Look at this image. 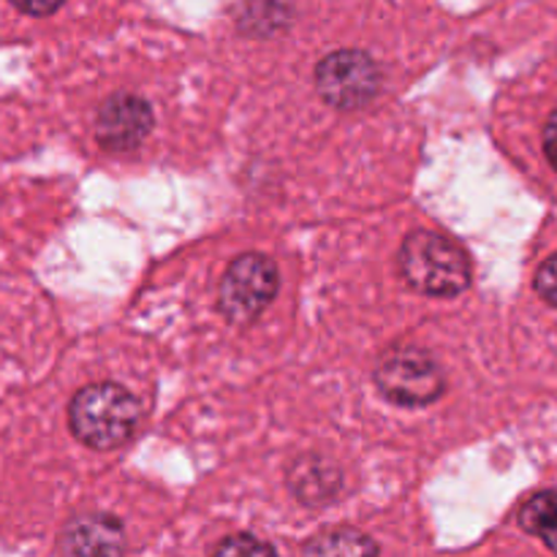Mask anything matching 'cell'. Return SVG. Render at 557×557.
I'll list each match as a JSON object with an SVG mask.
<instances>
[{"instance_id": "6da1fadb", "label": "cell", "mask_w": 557, "mask_h": 557, "mask_svg": "<svg viewBox=\"0 0 557 557\" xmlns=\"http://www.w3.org/2000/svg\"><path fill=\"white\" fill-rule=\"evenodd\" d=\"M397 270L408 288L433 299L460 297L468 292L473 275L466 248L430 228H417L403 239Z\"/></svg>"}, {"instance_id": "7a4b0ae2", "label": "cell", "mask_w": 557, "mask_h": 557, "mask_svg": "<svg viewBox=\"0 0 557 557\" xmlns=\"http://www.w3.org/2000/svg\"><path fill=\"white\" fill-rule=\"evenodd\" d=\"M141 424V403L125 386L101 381L74 395L69 428L76 441L96 451H112L128 444Z\"/></svg>"}, {"instance_id": "3957f363", "label": "cell", "mask_w": 557, "mask_h": 557, "mask_svg": "<svg viewBox=\"0 0 557 557\" xmlns=\"http://www.w3.org/2000/svg\"><path fill=\"white\" fill-rule=\"evenodd\" d=\"M373 381L397 408H424L444 397L446 375L438 359L419 346H392L375 362Z\"/></svg>"}, {"instance_id": "277c9868", "label": "cell", "mask_w": 557, "mask_h": 557, "mask_svg": "<svg viewBox=\"0 0 557 557\" xmlns=\"http://www.w3.org/2000/svg\"><path fill=\"white\" fill-rule=\"evenodd\" d=\"M277 281V267L270 256H237L226 267L218 286V310L232 326H250L275 299Z\"/></svg>"}, {"instance_id": "5b68a950", "label": "cell", "mask_w": 557, "mask_h": 557, "mask_svg": "<svg viewBox=\"0 0 557 557\" xmlns=\"http://www.w3.org/2000/svg\"><path fill=\"white\" fill-rule=\"evenodd\" d=\"M381 65L362 49H337L315 65V90L341 112H357L379 98Z\"/></svg>"}, {"instance_id": "8992f818", "label": "cell", "mask_w": 557, "mask_h": 557, "mask_svg": "<svg viewBox=\"0 0 557 557\" xmlns=\"http://www.w3.org/2000/svg\"><path fill=\"white\" fill-rule=\"evenodd\" d=\"M152 131V109L136 92H114L96 114V141L107 152H134Z\"/></svg>"}, {"instance_id": "52a82bcc", "label": "cell", "mask_w": 557, "mask_h": 557, "mask_svg": "<svg viewBox=\"0 0 557 557\" xmlns=\"http://www.w3.org/2000/svg\"><path fill=\"white\" fill-rule=\"evenodd\" d=\"M125 549L123 525L103 511L71 517L58 536V557H125Z\"/></svg>"}, {"instance_id": "ba28073f", "label": "cell", "mask_w": 557, "mask_h": 557, "mask_svg": "<svg viewBox=\"0 0 557 557\" xmlns=\"http://www.w3.org/2000/svg\"><path fill=\"white\" fill-rule=\"evenodd\" d=\"M288 490L305 506H326L341 495L343 476L324 457L305 455L288 468Z\"/></svg>"}, {"instance_id": "9c48e42d", "label": "cell", "mask_w": 557, "mask_h": 557, "mask_svg": "<svg viewBox=\"0 0 557 557\" xmlns=\"http://www.w3.org/2000/svg\"><path fill=\"white\" fill-rule=\"evenodd\" d=\"M302 557H379V544L359 528H330L305 544Z\"/></svg>"}, {"instance_id": "30bf717a", "label": "cell", "mask_w": 557, "mask_h": 557, "mask_svg": "<svg viewBox=\"0 0 557 557\" xmlns=\"http://www.w3.org/2000/svg\"><path fill=\"white\" fill-rule=\"evenodd\" d=\"M517 522L525 533L542 539L553 553H557V490H542L522 504Z\"/></svg>"}, {"instance_id": "8fae6325", "label": "cell", "mask_w": 557, "mask_h": 557, "mask_svg": "<svg viewBox=\"0 0 557 557\" xmlns=\"http://www.w3.org/2000/svg\"><path fill=\"white\" fill-rule=\"evenodd\" d=\"M292 16H294L292 5H275V3L239 5L237 25L245 36L270 38L286 30V27L292 25Z\"/></svg>"}, {"instance_id": "7c38bea8", "label": "cell", "mask_w": 557, "mask_h": 557, "mask_svg": "<svg viewBox=\"0 0 557 557\" xmlns=\"http://www.w3.org/2000/svg\"><path fill=\"white\" fill-rule=\"evenodd\" d=\"M210 557H277V553L250 533H234V536L223 539Z\"/></svg>"}, {"instance_id": "4fadbf2b", "label": "cell", "mask_w": 557, "mask_h": 557, "mask_svg": "<svg viewBox=\"0 0 557 557\" xmlns=\"http://www.w3.org/2000/svg\"><path fill=\"white\" fill-rule=\"evenodd\" d=\"M533 288H536V294L549 305V308H557V253L549 256V259L539 267Z\"/></svg>"}, {"instance_id": "5bb4252c", "label": "cell", "mask_w": 557, "mask_h": 557, "mask_svg": "<svg viewBox=\"0 0 557 557\" xmlns=\"http://www.w3.org/2000/svg\"><path fill=\"white\" fill-rule=\"evenodd\" d=\"M544 156H547L549 166L557 172V109L549 114L547 125H544Z\"/></svg>"}, {"instance_id": "9a60e30c", "label": "cell", "mask_w": 557, "mask_h": 557, "mask_svg": "<svg viewBox=\"0 0 557 557\" xmlns=\"http://www.w3.org/2000/svg\"><path fill=\"white\" fill-rule=\"evenodd\" d=\"M60 5H63V3H47V5H41V3H14V9L20 11V14H27V16H52V14H58Z\"/></svg>"}]
</instances>
